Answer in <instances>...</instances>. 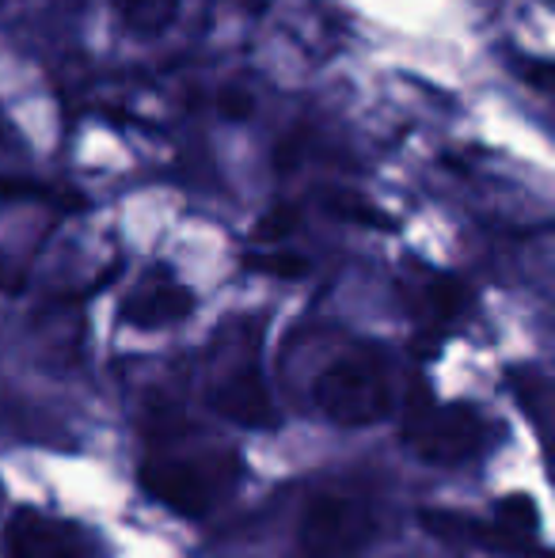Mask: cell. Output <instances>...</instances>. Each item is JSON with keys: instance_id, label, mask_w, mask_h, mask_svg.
Returning a JSON list of instances; mask_svg holds the SVG:
<instances>
[{"instance_id": "obj_2", "label": "cell", "mask_w": 555, "mask_h": 558, "mask_svg": "<svg viewBox=\"0 0 555 558\" xmlns=\"http://www.w3.org/2000/svg\"><path fill=\"white\" fill-rule=\"evenodd\" d=\"M316 407L335 426H373L393 411L385 365L370 353H350L327 365L316 380Z\"/></svg>"}, {"instance_id": "obj_5", "label": "cell", "mask_w": 555, "mask_h": 558, "mask_svg": "<svg viewBox=\"0 0 555 558\" xmlns=\"http://www.w3.org/2000/svg\"><path fill=\"white\" fill-rule=\"evenodd\" d=\"M8 558H92V547L76 524L38 509H15L4 536Z\"/></svg>"}, {"instance_id": "obj_11", "label": "cell", "mask_w": 555, "mask_h": 558, "mask_svg": "<svg viewBox=\"0 0 555 558\" xmlns=\"http://www.w3.org/2000/svg\"><path fill=\"white\" fill-rule=\"evenodd\" d=\"M297 228V209H270L267 217L260 221V228H255V240L263 243H281V235H289Z\"/></svg>"}, {"instance_id": "obj_3", "label": "cell", "mask_w": 555, "mask_h": 558, "mask_svg": "<svg viewBox=\"0 0 555 558\" xmlns=\"http://www.w3.org/2000/svg\"><path fill=\"white\" fill-rule=\"evenodd\" d=\"M483 437H487V426H483L480 411L468 403L419 399L403 422V441L411 445V452L437 468H457V463L472 460L483 448Z\"/></svg>"}, {"instance_id": "obj_8", "label": "cell", "mask_w": 555, "mask_h": 558, "mask_svg": "<svg viewBox=\"0 0 555 558\" xmlns=\"http://www.w3.org/2000/svg\"><path fill=\"white\" fill-rule=\"evenodd\" d=\"M422 524L442 539H460V544L487 547V551H526L529 547V536H521V532H514V529H491V524L475 521V517L422 513Z\"/></svg>"}, {"instance_id": "obj_4", "label": "cell", "mask_w": 555, "mask_h": 558, "mask_svg": "<svg viewBox=\"0 0 555 558\" xmlns=\"http://www.w3.org/2000/svg\"><path fill=\"white\" fill-rule=\"evenodd\" d=\"M373 539V513L365 501L339 490L309 498L297 524V547L304 558H358Z\"/></svg>"}, {"instance_id": "obj_9", "label": "cell", "mask_w": 555, "mask_h": 558, "mask_svg": "<svg viewBox=\"0 0 555 558\" xmlns=\"http://www.w3.org/2000/svg\"><path fill=\"white\" fill-rule=\"evenodd\" d=\"M114 15L137 35H160L171 27L179 12V0H111Z\"/></svg>"}, {"instance_id": "obj_14", "label": "cell", "mask_w": 555, "mask_h": 558, "mask_svg": "<svg viewBox=\"0 0 555 558\" xmlns=\"http://www.w3.org/2000/svg\"><path fill=\"white\" fill-rule=\"evenodd\" d=\"M221 111L232 114V118H248V114H252V96H244V92H225Z\"/></svg>"}, {"instance_id": "obj_10", "label": "cell", "mask_w": 555, "mask_h": 558, "mask_svg": "<svg viewBox=\"0 0 555 558\" xmlns=\"http://www.w3.org/2000/svg\"><path fill=\"white\" fill-rule=\"evenodd\" d=\"M426 316L430 319H449V316H457L460 308H464V301H468V289H460L457 281H449V278H437V281H430L426 286Z\"/></svg>"}, {"instance_id": "obj_13", "label": "cell", "mask_w": 555, "mask_h": 558, "mask_svg": "<svg viewBox=\"0 0 555 558\" xmlns=\"http://www.w3.org/2000/svg\"><path fill=\"white\" fill-rule=\"evenodd\" d=\"M498 513H503V521H510L514 529L518 532H533L536 529V509H533V501L529 498H518V494H514V498H506L503 506H498Z\"/></svg>"}, {"instance_id": "obj_6", "label": "cell", "mask_w": 555, "mask_h": 558, "mask_svg": "<svg viewBox=\"0 0 555 558\" xmlns=\"http://www.w3.org/2000/svg\"><path fill=\"white\" fill-rule=\"evenodd\" d=\"M214 407L229 422L244 429H270L275 426V399L267 391V380L260 376V368L244 365L237 373H229L214 388Z\"/></svg>"}, {"instance_id": "obj_12", "label": "cell", "mask_w": 555, "mask_h": 558, "mask_svg": "<svg viewBox=\"0 0 555 558\" xmlns=\"http://www.w3.org/2000/svg\"><path fill=\"white\" fill-rule=\"evenodd\" d=\"M248 266H252V270H263V274H275V278H301V274L309 270V263L297 255H260Z\"/></svg>"}, {"instance_id": "obj_7", "label": "cell", "mask_w": 555, "mask_h": 558, "mask_svg": "<svg viewBox=\"0 0 555 558\" xmlns=\"http://www.w3.org/2000/svg\"><path fill=\"white\" fill-rule=\"evenodd\" d=\"M191 308H194L191 289H183L171 278H160V281L141 286L137 293L130 296L126 319L134 327H168V324H176V319L191 316Z\"/></svg>"}, {"instance_id": "obj_1", "label": "cell", "mask_w": 555, "mask_h": 558, "mask_svg": "<svg viewBox=\"0 0 555 558\" xmlns=\"http://www.w3.org/2000/svg\"><path fill=\"white\" fill-rule=\"evenodd\" d=\"M240 460L229 452L153 456L141 463V486L183 517H202L237 486Z\"/></svg>"}]
</instances>
